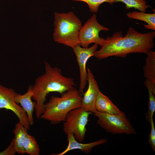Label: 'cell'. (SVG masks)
Returning a JSON list of instances; mask_svg holds the SVG:
<instances>
[{
  "mask_svg": "<svg viewBox=\"0 0 155 155\" xmlns=\"http://www.w3.org/2000/svg\"><path fill=\"white\" fill-rule=\"evenodd\" d=\"M123 36L119 31L104 39L94 56L99 60L111 56L124 58L131 53L146 54L155 46V31L142 33L130 27L125 36Z\"/></svg>",
  "mask_w": 155,
  "mask_h": 155,
  "instance_id": "obj_1",
  "label": "cell"
},
{
  "mask_svg": "<svg viewBox=\"0 0 155 155\" xmlns=\"http://www.w3.org/2000/svg\"><path fill=\"white\" fill-rule=\"evenodd\" d=\"M45 73L38 77L33 86L32 98L35 100V114L38 119L44 112V105L47 95L51 92L61 94L68 91L75 89L73 79L66 77L61 69L52 67L48 62H44Z\"/></svg>",
  "mask_w": 155,
  "mask_h": 155,
  "instance_id": "obj_2",
  "label": "cell"
},
{
  "mask_svg": "<svg viewBox=\"0 0 155 155\" xmlns=\"http://www.w3.org/2000/svg\"><path fill=\"white\" fill-rule=\"evenodd\" d=\"M82 96L75 89L61 94L60 97L52 96L44 105V112L40 118L56 124L64 122L68 113L80 107Z\"/></svg>",
  "mask_w": 155,
  "mask_h": 155,
  "instance_id": "obj_3",
  "label": "cell"
},
{
  "mask_svg": "<svg viewBox=\"0 0 155 155\" xmlns=\"http://www.w3.org/2000/svg\"><path fill=\"white\" fill-rule=\"evenodd\" d=\"M54 41L73 48L80 44L79 34L82 27L80 19L72 11L54 13Z\"/></svg>",
  "mask_w": 155,
  "mask_h": 155,
  "instance_id": "obj_4",
  "label": "cell"
},
{
  "mask_svg": "<svg viewBox=\"0 0 155 155\" xmlns=\"http://www.w3.org/2000/svg\"><path fill=\"white\" fill-rule=\"evenodd\" d=\"M94 115L98 118L97 123L108 133L113 134L136 133L125 113L111 114L95 111Z\"/></svg>",
  "mask_w": 155,
  "mask_h": 155,
  "instance_id": "obj_5",
  "label": "cell"
},
{
  "mask_svg": "<svg viewBox=\"0 0 155 155\" xmlns=\"http://www.w3.org/2000/svg\"><path fill=\"white\" fill-rule=\"evenodd\" d=\"M92 113L84 110L81 107L70 111L63 123V131L67 135L73 134L78 141H84L86 131L88 118Z\"/></svg>",
  "mask_w": 155,
  "mask_h": 155,
  "instance_id": "obj_6",
  "label": "cell"
},
{
  "mask_svg": "<svg viewBox=\"0 0 155 155\" xmlns=\"http://www.w3.org/2000/svg\"><path fill=\"white\" fill-rule=\"evenodd\" d=\"M109 29L99 24L97 20V16L93 13L84 25L82 26L79 32L80 45L82 47L87 48L91 43L101 44L104 39L100 38L99 32L104 30L108 31Z\"/></svg>",
  "mask_w": 155,
  "mask_h": 155,
  "instance_id": "obj_7",
  "label": "cell"
},
{
  "mask_svg": "<svg viewBox=\"0 0 155 155\" xmlns=\"http://www.w3.org/2000/svg\"><path fill=\"white\" fill-rule=\"evenodd\" d=\"M16 93L13 89L0 84V109L5 108L12 111L25 128L29 130L30 125L27 115L22 107L16 102L15 96Z\"/></svg>",
  "mask_w": 155,
  "mask_h": 155,
  "instance_id": "obj_8",
  "label": "cell"
},
{
  "mask_svg": "<svg viewBox=\"0 0 155 155\" xmlns=\"http://www.w3.org/2000/svg\"><path fill=\"white\" fill-rule=\"evenodd\" d=\"M98 45L94 44L90 47L84 48L78 45L73 48L77 58L80 73V83L78 90L81 95L84 94V90L85 88L87 83V73L86 64L88 59L91 57L94 56Z\"/></svg>",
  "mask_w": 155,
  "mask_h": 155,
  "instance_id": "obj_9",
  "label": "cell"
},
{
  "mask_svg": "<svg viewBox=\"0 0 155 155\" xmlns=\"http://www.w3.org/2000/svg\"><path fill=\"white\" fill-rule=\"evenodd\" d=\"M87 71L88 87L82 96L80 107L85 111L94 113L96 111V102L100 90L94 76L91 71L88 68Z\"/></svg>",
  "mask_w": 155,
  "mask_h": 155,
  "instance_id": "obj_10",
  "label": "cell"
},
{
  "mask_svg": "<svg viewBox=\"0 0 155 155\" xmlns=\"http://www.w3.org/2000/svg\"><path fill=\"white\" fill-rule=\"evenodd\" d=\"M68 145L67 148L63 152L56 155H63L74 150H79L86 154L89 153L94 147L105 143L107 142L105 139H102L95 142L88 143H82L77 141L72 133L67 135Z\"/></svg>",
  "mask_w": 155,
  "mask_h": 155,
  "instance_id": "obj_11",
  "label": "cell"
},
{
  "mask_svg": "<svg viewBox=\"0 0 155 155\" xmlns=\"http://www.w3.org/2000/svg\"><path fill=\"white\" fill-rule=\"evenodd\" d=\"M33 93L31 86H30L27 92L23 95L16 93L15 100L18 104H20L22 107L26 112L30 125L34 124L33 113L36 104V102H33L32 100Z\"/></svg>",
  "mask_w": 155,
  "mask_h": 155,
  "instance_id": "obj_12",
  "label": "cell"
},
{
  "mask_svg": "<svg viewBox=\"0 0 155 155\" xmlns=\"http://www.w3.org/2000/svg\"><path fill=\"white\" fill-rule=\"evenodd\" d=\"M96 110L111 114H118L123 112L120 111L108 97L99 91L95 104Z\"/></svg>",
  "mask_w": 155,
  "mask_h": 155,
  "instance_id": "obj_13",
  "label": "cell"
},
{
  "mask_svg": "<svg viewBox=\"0 0 155 155\" xmlns=\"http://www.w3.org/2000/svg\"><path fill=\"white\" fill-rule=\"evenodd\" d=\"M145 65L143 67L144 75L155 85V52L152 50L146 54Z\"/></svg>",
  "mask_w": 155,
  "mask_h": 155,
  "instance_id": "obj_14",
  "label": "cell"
},
{
  "mask_svg": "<svg viewBox=\"0 0 155 155\" xmlns=\"http://www.w3.org/2000/svg\"><path fill=\"white\" fill-rule=\"evenodd\" d=\"M27 130L20 121L15 125L13 131L15 137L13 139L16 152L20 154H25L23 144L25 137L28 134Z\"/></svg>",
  "mask_w": 155,
  "mask_h": 155,
  "instance_id": "obj_15",
  "label": "cell"
},
{
  "mask_svg": "<svg viewBox=\"0 0 155 155\" xmlns=\"http://www.w3.org/2000/svg\"><path fill=\"white\" fill-rule=\"evenodd\" d=\"M126 15L129 19L138 20L146 22L147 24H144L146 29L155 31V13H149L135 11L129 12Z\"/></svg>",
  "mask_w": 155,
  "mask_h": 155,
  "instance_id": "obj_16",
  "label": "cell"
},
{
  "mask_svg": "<svg viewBox=\"0 0 155 155\" xmlns=\"http://www.w3.org/2000/svg\"><path fill=\"white\" fill-rule=\"evenodd\" d=\"M144 83L148 90L149 99L148 110L146 114V120L150 123L155 111V85L147 79Z\"/></svg>",
  "mask_w": 155,
  "mask_h": 155,
  "instance_id": "obj_17",
  "label": "cell"
},
{
  "mask_svg": "<svg viewBox=\"0 0 155 155\" xmlns=\"http://www.w3.org/2000/svg\"><path fill=\"white\" fill-rule=\"evenodd\" d=\"M23 148L25 153L30 155H38L40 149L34 137L28 133L23 142Z\"/></svg>",
  "mask_w": 155,
  "mask_h": 155,
  "instance_id": "obj_18",
  "label": "cell"
},
{
  "mask_svg": "<svg viewBox=\"0 0 155 155\" xmlns=\"http://www.w3.org/2000/svg\"><path fill=\"white\" fill-rule=\"evenodd\" d=\"M121 2L125 4L127 9L134 8L141 12H145L147 9L150 7L147 5L146 0H114V2Z\"/></svg>",
  "mask_w": 155,
  "mask_h": 155,
  "instance_id": "obj_19",
  "label": "cell"
},
{
  "mask_svg": "<svg viewBox=\"0 0 155 155\" xmlns=\"http://www.w3.org/2000/svg\"><path fill=\"white\" fill-rule=\"evenodd\" d=\"M74 1H80L86 3L88 5L90 11L93 13L98 12L100 5L104 2L112 5L114 0H72Z\"/></svg>",
  "mask_w": 155,
  "mask_h": 155,
  "instance_id": "obj_20",
  "label": "cell"
},
{
  "mask_svg": "<svg viewBox=\"0 0 155 155\" xmlns=\"http://www.w3.org/2000/svg\"><path fill=\"white\" fill-rule=\"evenodd\" d=\"M150 123L151 129L148 142L154 150L155 151V129L153 119L151 120Z\"/></svg>",
  "mask_w": 155,
  "mask_h": 155,
  "instance_id": "obj_21",
  "label": "cell"
},
{
  "mask_svg": "<svg viewBox=\"0 0 155 155\" xmlns=\"http://www.w3.org/2000/svg\"><path fill=\"white\" fill-rule=\"evenodd\" d=\"M17 152L15 146L13 139L9 146L4 151L0 152V155H13Z\"/></svg>",
  "mask_w": 155,
  "mask_h": 155,
  "instance_id": "obj_22",
  "label": "cell"
}]
</instances>
